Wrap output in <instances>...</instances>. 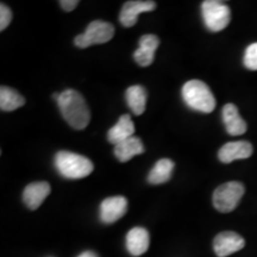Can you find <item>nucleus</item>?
<instances>
[{"label": "nucleus", "instance_id": "nucleus-11", "mask_svg": "<svg viewBox=\"0 0 257 257\" xmlns=\"http://www.w3.org/2000/svg\"><path fill=\"white\" fill-rule=\"evenodd\" d=\"M160 46L159 37L148 34L140 38V48L134 53V59L141 67H148L153 63L155 51Z\"/></svg>", "mask_w": 257, "mask_h": 257}, {"label": "nucleus", "instance_id": "nucleus-20", "mask_svg": "<svg viewBox=\"0 0 257 257\" xmlns=\"http://www.w3.org/2000/svg\"><path fill=\"white\" fill-rule=\"evenodd\" d=\"M243 64L246 69L257 70V42L251 43L245 49L243 57Z\"/></svg>", "mask_w": 257, "mask_h": 257}, {"label": "nucleus", "instance_id": "nucleus-17", "mask_svg": "<svg viewBox=\"0 0 257 257\" xmlns=\"http://www.w3.org/2000/svg\"><path fill=\"white\" fill-rule=\"evenodd\" d=\"M147 98L148 94L146 88L141 85L130 86L125 92L126 104L130 107V110L133 111V113L136 115H141L146 111Z\"/></svg>", "mask_w": 257, "mask_h": 257}, {"label": "nucleus", "instance_id": "nucleus-23", "mask_svg": "<svg viewBox=\"0 0 257 257\" xmlns=\"http://www.w3.org/2000/svg\"><path fill=\"white\" fill-rule=\"evenodd\" d=\"M78 257H98V255L93 251H85V252L80 253Z\"/></svg>", "mask_w": 257, "mask_h": 257}, {"label": "nucleus", "instance_id": "nucleus-9", "mask_svg": "<svg viewBox=\"0 0 257 257\" xmlns=\"http://www.w3.org/2000/svg\"><path fill=\"white\" fill-rule=\"evenodd\" d=\"M127 211V200L121 195L106 198L100 204V220L104 224H113Z\"/></svg>", "mask_w": 257, "mask_h": 257}, {"label": "nucleus", "instance_id": "nucleus-13", "mask_svg": "<svg viewBox=\"0 0 257 257\" xmlns=\"http://www.w3.org/2000/svg\"><path fill=\"white\" fill-rule=\"evenodd\" d=\"M223 121L227 134L231 136H240L246 133V123L239 115L238 108L234 104H226L221 111Z\"/></svg>", "mask_w": 257, "mask_h": 257}, {"label": "nucleus", "instance_id": "nucleus-4", "mask_svg": "<svg viewBox=\"0 0 257 257\" xmlns=\"http://www.w3.org/2000/svg\"><path fill=\"white\" fill-rule=\"evenodd\" d=\"M244 185L238 181H231L226 184L220 185L216 191L213 192V206L217 211L221 213H229L237 207L240 199L243 198Z\"/></svg>", "mask_w": 257, "mask_h": 257}, {"label": "nucleus", "instance_id": "nucleus-8", "mask_svg": "<svg viewBox=\"0 0 257 257\" xmlns=\"http://www.w3.org/2000/svg\"><path fill=\"white\" fill-rule=\"evenodd\" d=\"M156 9V3L142 2V0H130L123 5L119 14V22L125 28H131L137 23V19L143 12H150Z\"/></svg>", "mask_w": 257, "mask_h": 257}, {"label": "nucleus", "instance_id": "nucleus-7", "mask_svg": "<svg viewBox=\"0 0 257 257\" xmlns=\"http://www.w3.org/2000/svg\"><path fill=\"white\" fill-rule=\"evenodd\" d=\"M245 240L238 233L232 231H225L217 234L213 240V250L218 257H226L242 250Z\"/></svg>", "mask_w": 257, "mask_h": 257}, {"label": "nucleus", "instance_id": "nucleus-10", "mask_svg": "<svg viewBox=\"0 0 257 257\" xmlns=\"http://www.w3.org/2000/svg\"><path fill=\"white\" fill-rule=\"evenodd\" d=\"M253 148L246 141H237L224 144L218 152V159L223 163H231L236 160H245L252 155Z\"/></svg>", "mask_w": 257, "mask_h": 257}, {"label": "nucleus", "instance_id": "nucleus-14", "mask_svg": "<svg viewBox=\"0 0 257 257\" xmlns=\"http://www.w3.org/2000/svg\"><path fill=\"white\" fill-rule=\"evenodd\" d=\"M149 244V232L144 227H134L126 234V249L133 256H141L147 252Z\"/></svg>", "mask_w": 257, "mask_h": 257}, {"label": "nucleus", "instance_id": "nucleus-5", "mask_svg": "<svg viewBox=\"0 0 257 257\" xmlns=\"http://www.w3.org/2000/svg\"><path fill=\"white\" fill-rule=\"evenodd\" d=\"M204 23L211 32H219L227 27L231 21L229 6L217 0H206L201 4Z\"/></svg>", "mask_w": 257, "mask_h": 257}, {"label": "nucleus", "instance_id": "nucleus-12", "mask_svg": "<svg viewBox=\"0 0 257 257\" xmlns=\"http://www.w3.org/2000/svg\"><path fill=\"white\" fill-rule=\"evenodd\" d=\"M50 185L47 181L29 184L23 192V201L30 210H37L50 194Z\"/></svg>", "mask_w": 257, "mask_h": 257}, {"label": "nucleus", "instance_id": "nucleus-1", "mask_svg": "<svg viewBox=\"0 0 257 257\" xmlns=\"http://www.w3.org/2000/svg\"><path fill=\"white\" fill-rule=\"evenodd\" d=\"M57 105L64 120L75 130H83L91 120V112L85 98L75 89L61 92Z\"/></svg>", "mask_w": 257, "mask_h": 257}, {"label": "nucleus", "instance_id": "nucleus-19", "mask_svg": "<svg viewBox=\"0 0 257 257\" xmlns=\"http://www.w3.org/2000/svg\"><path fill=\"white\" fill-rule=\"evenodd\" d=\"M25 105L24 96H22L16 89L2 86L0 87V108L2 111H15Z\"/></svg>", "mask_w": 257, "mask_h": 257}, {"label": "nucleus", "instance_id": "nucleus-16", "mask_svg": "<svg viewBox=\"0 0 257 257\" xmlns=\"http://www.w3.org/2000/svg\"><path fill=\"white\" fill-rule=\"evenodd\" d=\"M144 152H146V148H144L142 141L135 136L114 146V156L119 162H127L134 156L141 155Z\"/></svg>", "mask_w": 257, "mask_h": 257}, {"label": "nucleus", "instance_id": "nucleus-18", "mask_svg": "<svg viewBox=\"0 0 257 257\" xmlns=\"http://www.w3.org/2000/svg\"><path fill=\"white\" fill-rule=\"evenodd\" d=\"M175 163L169 159H161L155 163L148 175V182L150 185H162L169 181L174 170Z\"/></svg>", "mask_w": 257, "mask_h": 257}, {"label": "nucleus", "instance_id": "nucleus-15", "mask_svg": "<svg viewBox=\"0 0 257 257\" xmlns=\"http://www.w3.org/2000/svg\"><path fill=\"white\" fill-rule=\"evenodd\" d=\"M134 134H135L134 121L131 120L130 115L123 114L119 119H118L117 124L108 130L107 140L110 143L117 146V144L126 141L127 138L133 137Z\"/></svg>", "mask_w": 257, "mask_h": 257}, {"label": "nucleus", "instance_id": "nucleus-22", "mask_svg": "<svg viewBox=\"0 0 257 257\" xmlns=\"http://www.w3.org/2000/svg\"><path fill=\"white\" fill-rule=\"evenodd\" d=\"M60 5L64 11L70 12L79 5V2L78 0H62V2H60Z\"/></svg>", "mask_w": 257, "mask_h": 257}, {"label": "nucleus", "instance_id": "nucleus-21", "mask_svg": "<svg viewBox=\"0 0 257 257\" xmlns=\"http://www.w3.org/2000/svg\"><path fill=\"white\" fill-rule=\"evenodd\" d=\"M12 12L5 4L0 5V30L4 31L11 23Z\"/></svg>", "mask_w": 257, "mask_h": 257}, {"label": "nucleus", "instance_id": "nucleus-3", "mask_svg": "<svg viewBox=\"0 0 257 257\" xmlns=\"http://www.w3.org/2000/svg\"><path fill=\"white\" fill-rule=\"evenodd\" d=\"M54 163L61 176L72 180L86 178L94 169L92 161L87 157L66 150L56 154Z\"/></svg>", "mask_w": 257, "mask_h": 257}, {"label": "nucleus", "instance_id": "nucleus-6", "mask_svg": "<svg viewBox=\"0 0 257 257\" xmlns=\"http://www.w3.org/2000/svg\"><path fill=\"white\" fill-rule=\"evenodd\" d=\"M114 36V28L111 23L102 21H94L88 24L86 31L75 37L74 43L78 48L85 49L94 44H104Z\"/></svg>", "mask_w": 257, "mask_h": 257}, {"label": "nucleus", "instance_id": "nucleus-2", "mask_svg": "<svg viewBox=\"0 0 257 257\" xmlns=\"http://www.w3.org/2000/svg\"><path fill=\"white\" fill-rule=\"evenodd\" d=\"M182 99L193 111L211 113L216 108V98L201 80H189L182 86Z\"/></svg>", "mask_w": 257, "mask_h": 257}]
</instances>
